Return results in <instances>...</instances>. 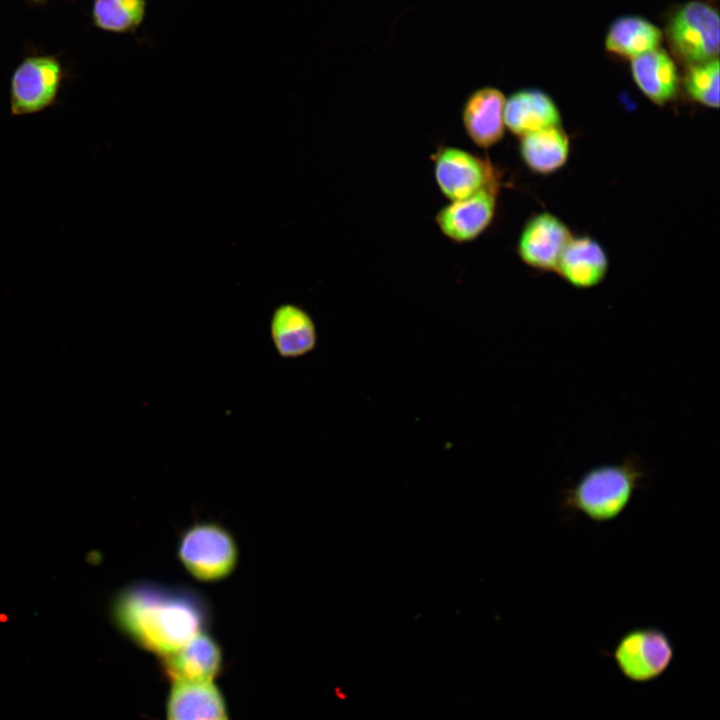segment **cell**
Masks as SVG:
<instances>
[{
	"mask_svg": "<svg viewBox=\"0 0 720 720\" xmlns=\"http://www.w3.org/2000/svg\"><path fill=\"white\" fill-rule=\"evenodd\" d=\"M222 665V648L208 630L162 657L163 671L173 682L213 681Z\"/></svg>",
	"mask_w": 720,
	"mask_h": 720,
	"instance_id": "cell-10",
	"label": "cell"
},
{
	"mask_svg": "<svg viewBox=\"0 0 720 720\" xmlns=\"http://www.w3.org/2000/svg\"><path fill=\"white\" fill-rule=\"evenodd\" d=\"M34 1H38V2H40V1H43V0H34Z\"/></svg>",
	"mask_w": 720,
	"mask_h": 720,
	"instance_id": "cell-21",
	"label": "cell"
},
{
	"mask_svg": "<svg viewBox=\"0 0 720 720\" xmlns=\"http://www.w3.org/2000/svg\"><path fill=\"white\" fill-rule=\"evenodd\" d=\"M110 616L137 646L164 657L208 630L213 610L207 597L193 587L143 579L114 595Z\"/></svg>",
	"mask_w": 720,
	"mask_h": 720,
	"instance_id": "cell-1",
	"label": "cell"
},
{
	"mask_svg": "<svg viewBox=\"0 0 720 720\" xmlns=\"http://www.w3.org/2000/svg\"><path fill=\"white\" fill-rule=\"evenodd\" d=\"M434 173L441 192L451 201L468 198L495 182L490 167L483 160L455 147L438 151Z\"/></svg>",
	"mask_w": 720,
	"mask_h": 720,
	"instance_id": "cell-8",
	"label": "cell"
},
{
	"mask_svg": "<svg viewBox=\"0 0 720 720\" xmlns=\"http://www.w3.org/2000/svg\"><path fill=\"white\" fill-rule=\"evenodd\" d=\"M506 98L494 87L474 91L466 100L462 120L466 134L479 147L489 148L504 136Z\"/></svg>",
	"mask_w": 720,
	"mask_h": 720,
	"instance_id": "cell-13",
	"label": "cell"
},
{
	"mask_svg": "<svg viewBox=\"0 0 720 720\" xmlns=\"http://www.w3.org/2000/svg\"><path fill=\"white\" fill-rule=\"evenodd\" d=\"M147 13L146 0H94V24L107 32L133 34L142 25Z\"/></svg>",
	"mask_w": 720,
	"mask_h": 720,
	"instance_id": "cell-19",
	"label": "cell"
},
{
	"mask_svg": "<svg viewBox=\"0 0 720 720\" xmlns=\"http://www.w3.org/2000/svg\"><path fill=\"white\" fill-rule=\"evenodd\" d=\"M566 224L549 212L531 217L523 227L517 244L521 261L539 272H555L560 257L572 238Z\"/></svg>",
	"mask_w": 720,
	"mask_h": 720,
	"instance_id": "cell-7",
	"label": "cell"
},
{
	"mask_svg": "<svg viewBox=\"0 0 720 720\" xmlns=\"http://www.w3.org/2000/svg\"><path fill=\"white\" fill-rule=\"evenodd\" d=\"M269 332L277 354L286 359L302 357L317 345V329L312 316L301 306L283 303L274 308Z\"/></svg>",
	"mask_w": 720,
	"mask_h": 720,
	"instance_id": "cell-12",
	"label": "cell"
},
{
	"mask_svg": "<svg viewBox=\"0 0 720 720\" xmlns=\"http://www.w3.org/2000/svg\"><path fill=\"white\" fill-rule=\"evenodd\" d=\"M505 127L522 137L549 127L560 126L561 114L554 100L538 89H523L505 101Z\"/></svg>",
	"mask_w": 720,
	"mask_h": 720,
	"instance_id": "cell-15",
	"label": "cell"
},
{
	"mask_svg": "<svg viewBox=\"0 0 720 720\" xmlns=\"http://www.w3.org/2000/svg\"><path fill=\"white\" fill-rule=\"evenodd\" d=\"M661 37L659 28L647 20L623 17L610 27L605 44L609 52L634 59L659 48Z\"/></svg>",
	"mask_w": 720,
	"mask_h": 720,
	"instance_id": "cell-18",
	"label": "cell"
},
{
	"mask_svg": "<svg viewBox=\"0 0 720 720\" xmlns=\"http://www.w3.org/2000/svg\"><path fill=\"white\" fill-rule=\"evenodd\" d=\"M631 72L638 88L654 104L665 105L676 96L677 68L665 50L656 48L632 59Z\"/></svg>",
	"mask_w": 720,
	"mask_h": 720,
	"instance_id": "cell-16",
	"label": "cell"
},
{
	"mask_svg": "<svg viewBox=\"0 0 720 720\" xmlns=\"http://www.w3.org/2000/svg\"><path fill=\"white\" fill-rule=\"evenodd\" d=\"M719 59L689 64L683 78L687 95L698 104L719 107Z\"/></svg>",
	"mask_w": 720,
	"mask_h": 720,
	"instance_id": "cell-20",
	"label": "cell"
},
{
	"mask_svg": "<svg viewBox=\"0 0 720 720\" xmlns=\"http://www.w3.org/2000/svg\"><path fill=\"white\" fill-rule=\"evenodd\" d=\"M647 473L640 458L625 457L586 470L561 493L560 510L581 514L603 524L616 520L630 505L637 491L646 486Z\"/></svg>",
	"mask_w": 720,
	"mask_h": 720,
	"instance_id": "cell-2",
	"label": "cell"
},
{
	"mask_svg": "<svg viewBox=\"0 0 720 720\" xmlns=\"http://www.w3.org/2000/svg\"><path fill=\"white\" fill-rule=\"evenodd\" d=\"M496 183H492L468 198L452 201L436 215L441 232L455 242L476 239L490 225L496 210Z\"/></svg>",
	"mask_w": 720,
	"mask_h": 720,
	"instance_id": "cell-9",
	"label": "cell"
},
{
	"mask_svg": "<svg viewBox=\"0 0 720 720\" xmlns=\"http://www.w3.org/2000/svg\"><path fill=\"white\" fill-rule=\"evenodd\" d=\"M719 16L707 4L689 2L679 8L667 25L674 52L688 64L718 58Z\"/></svg>",
	"mask_w": 720,
	"mask_h": 720,
	"instance_id": "cell-6",
	"label": "cell"
},
{
	"mask_svg": "<svg viewBox=\"0 0 720 720\" xmlns=\"http://www.w3.org/2000/svg\"><path fill=\"white\" fill-rule=\"evenodd\" d=\"M62 63L54 56L25 58L13 71L9 85L12 117L42 113L56 106L64 81Z\"/></svg>",
	"mask_w": 720,
	"mask_h": 720,
	"instance_id": "cell-5",
	"label": "cell"
},
{
	"mask_svg": "<svg viewBox=\"0 0 720 720\" xmlns=\"http://www.w3.org/2000/svg\"><path fill=\"white\" fill-rule=\"evenodd\" d=\"M608 270V255L597 240L589 236H572L555 272L571 287L586 290L601 284Z\"/></svg>",
	"mask_w": 720,
	"mask_h": 720,
	"instance_id": "cell-11",
	"label": "cell"
},
{
	"mask_svg": "<svg viewBox=\"0 0 720 720\" xmlns=\"http://www.w3.org/2000/svg\"><path fill=\"white\" fill-rule=\"evenodd\" d=\"M611 657L624 678L645 684L657 680L670 668L675 647L669 635L658 627H634L618 638Z\"/></svg>",
	"mask_w": 720,
	"mask_h": 720,
	"instance_id": "cell-4",
	"label": "cell"
},
{
	"mask_svg": "<svg viewBox=\"0 0 720 720\" xmlns=\"http://www.w3.org/2000/svg\"><path fill=\"white\" fill-rule=\"evenodd\" d=\"M519 152L531 171L548 175L567 162L570 140L561 126L549 127L522 136Z\"/></svg>",
	"mask_w": 720,
	"mask_h": 720,
	"instance_id": "cell-17",
	"label": "cell"
},
{
	"mask_svg": "<svg viewBox=\"0 0 720 720\" xmlns=\"http://www.w3.org/2000/svg\"><path fill=\"white\" fill-rule=\"evenodd\" d=\"M177 558L197 581L216 583L230 577L239 563V546L232 532L215 520H199L180 533Z\"/></svg>",
	"mask_w": 720,
	"mask_h": 720,
	"instance_id": "cell-3",
	"label": "cell"
},
{
	"mask_svg": "<svg viewBox=\"0 0 720 720\" xmlns=\"http://www.w3.org/2000/svg\"><path fill=\"white\" fill-rule=\"evenodd\" d=\"M167 720H230L221 691L213 681L173 682Z\"/></svg>",
	"mask_w": 720,
	"mask_h": 720,
	"instance_id": "cell-14",
	"label": "cell"
}]
</instances>
